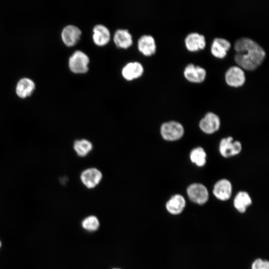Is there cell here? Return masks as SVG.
Instances as JSON below:
<instances>
[{
	"instance_id": "cell-1",
	"label": "cell",
	"mask_w": 269,
	"mask_h": 269,
	"mask_svg": "<svg viewBox=\"0 0 269 269\" xmlns=\"http://www.w3.org/2000/svg\"><path fill=\"white\" fill-rule=\"evenodd\" d=\"M236 51L235 60L242 68L253 70L263 61L266 53L264 49L255 41L243 37L238 39L234 45Z\"/></svg>"
},
{
	"instance_id": "cell-2",
	"label": "cell",
	"mask_w": 269,
	"mask_h": 269,
	"mask_svg": "<svg viewBox=\"0 0 269 269\" xmlns=\"http://www.w3.org/2000/svg\"><path fill=\"white\" fill-rule=\"evenodd\" d=\"M89 62L90 59L85 53L81 50H77L70 57L68 65L72 72L83 74L88 71Z\"/></svg>"
},
{
	"instance_id": "cell-3",
	"label": "cell",
	"mask_w": 269,
	"mask_h": 269,
	"mask_svg": "<svg viewBox=\"0 0 269 269\" xmlns=\"http://www.w3.org/2000/svg\"><path fill=\"white\" fill-rule=\"evenodd\" d=\"M162 138L167 141H175L181 138L184 134L182 125L175 121L164 123L160 127Z\"/></svg>"
},
{
	"instance_id": "cell-4",
	"label": "cell",
	"mask_w": 269,
	"mask_h": 269,
	"mask_svg": "<svg viewBox=\"0 0 269 269\" xmlns=\"http://www.w3.org/2000/svg\"><path fill=\"white\" fill-rule=\"evenodd\" d=\"M187 193L192 202L200 205L205 204L209 199L206 187L200 183L190 184L187 189Z\"/></svg>"
},
{
	"instance_id": "cell-5",
	"label": "cell",
	"mask_w": 269,
	"mask_h": 269,
	"mask_svg": "<svg viewBox=\"0 0 269 269\" xmlns=\"http://www.w3.org/2000/svg\"><path fill=\"white\" fill-rule=\"evenodd\" d=\"M103 177L101 171L97 168H88L82 171L80 179L82 183L88 188L96 187Z\"/></svg>"
},
{
	"instance_id": "cell-6",
	"label": "cell",
	"mask_w": 269,
	"mask_h": 269,
	"mask_svg": "<svg viewBox=\"0 0 269 269\" xmlns=\"http://www.w3.org/2000/svg\"><path fill=\"white\" fill-rule=\"evenodd\" d=\"M233 141L232 136L221 139L219 144V151L224 157H229L239 154L242 149V145L238 141Z\"/></svg>"
},
{
	"instance_id": "cell-7",
	"label": "cell",
	"mask_w": 269,
	"mask_h": 269,
	"mask_svg": "<svg viewBox=\"0 0 269 269\" xmlns=\"http://www.w3.org/2000/svg\"><path fill=\"white\" fill-rule=\"evenodd\" d=\"M220 126L219 117L212 112L207 113L199 123L200 129L207 134H212L217 131Z\"/></svg>"
},
{
	"instance_id": "cell-8",
	"label": "cell",
	"mask_w": 269,
	"mask_h": 269,
	"mask_svg": "<svg viewBox=\"0 0 269 269\" xmlns=\"http://www.w3.org/2000/svg\"><path fill=\"white\" fill-rule=\"evenodd\" d=\"M245 79V73L239 66H231L226 72V81L228 85L231 86H240L244 83Z\"/></svg>"
},
{
	"instance_id": "cell-9",
	"label": "cell",
	"mask_w": 269,
	"mask_h": 269,
	"mask_svg": "<svg viewBox=\"0 0 269 269\" xmlns=\"http://www.w3.org/2000/svg\"><path fill=\"white\" fill-rule=\"evenodd\" d=\"M81 34V31L78 27L74 25H68L62 31V40L67 46H73L78 42Z\"/></svg>"
},
{
	"instance_id": "cell-10",
	"label": "cell",
	"mask_w": 269,
	"mask_h": 269,
	"mask_svg": "<svg viewBox=\"0 0 269 269\" xmlns=\"http://www.w3.org/2000/svg\"><path fill=\"white\" fill-rule=\"evenodd\" d=\"M232 190L230 182L227 179H222L217 181L214 185L213 193L218 199L226 201L230 198Z\"/></svg>"
},
{
	"instance_id": "cell-11",
	"label": "cell",
	"mask_w": 269,
	"mask_h": 269,
	"mask_svg": "<svg viewBox=\"0 0 269 269\" xmlns=\"http://www.w3.org/2000/svg\"><path fill=\"white\" fill-rule=\"evenodd\" d=\"M110 30L106 26L99 24L93 27L92 38L96 45L99 46L106 45L110 41Z\"/></svg>"
},
{
	"instance_id": "cell-12",
	"label": "cell",
	"mask_w": 269,
	"mask_h": 269,
	"mask_svg": "<svg viewBox=\"0 0 269 269\" xmlns=\"http://www.w3.org/2000/svg\"><path fill=\"white\" fill-rule=\"evenodd\" d=\"M142 64L137 61L127 63L123 68L122 74L127 80L131 81L140 77L143 73Z\"/></svg>"
},
{
	"instance_id": "cell-13",
	"label": "cell",
	"mask_w": 269,
	"mask_h": 269,
	"mask_svg": "<svg viewBox=\"0 0 269 269\" xmlns=\"http://www.w3.org/2000/svg\"><path fill=\"white\" fill-rule=\"evenodd\" d=\"M206 70L198 65L195 66L189 63L185 67L184 71L185 77L189 81L193 82H201L205 78Z\"/></svg>"
},
{
	"instance_id": "cell-14",
	"label": "cell",
	"mask_w": 269,
	"mask_h": 269,
	"mask_svg": "<svg viewBox=\"0 0 269 269\" xmlns=\"http://www.w3.org/2000/svg\"><path fill=\"white\" fill-rule=\"evenodd\" d=\"M186 206V201L180 194L172 196L166 203L165 207L167 212L171 215H177L181 214Z\"/></svg>"
},
{
	"instance_id": "cell-15",
	"label": "cell",
	"mask_w": 269,
	"mask_h": 269,
	"mask_svg": "<svg viewBox=\"0 0 269 269\" xmlns=\"http://www.w3.org/2000/svg\"><path fill=\"white\" fill-rule=\"evenodd\" d=\"M137 48L140 52L145 56L153 55L156 51L154 38L150 35H143L138 40Z\"/></svg>"
},
{
	"instance_id": "cell-16",
	"label": "cell",
	"mask_w": 269,
	"mask_h": 269,
	"mask_svg": "<svg viewBox=\"0 0 269 269\" xmlns=\"http://www.w3.org/2000/svg\"><path fill=\"white\" fill-rule=\"evenodd\" d=\"M186 48L190 51H196L203 49L206 45L205 37L197 32H191L185 39Z\"/></svg>"
},
{
	"instance_id": "cell-17",
	"label": "cell",
	"mask_w": 269,
	"mask_h": 269,
	"mask_svg": "<svg viewBox=\"0 0 269 269\" xmlns=\"http://www.w3.org/2000/svg\"><path fill=\"white\" fill-rule=\"evenodd\" d=\"M34 82L28 78H23L19 80L15 89L17 95L21 98L30 96L35 89Z\"/></svg>"
},
{
	"instance_id": "cell-18",
	"label": "cell",
	"mask_w": 269,
	"mask_h": 269,
	"mask_svg": "<svg viewBox=\"0 0 269 269\" xmlns=\"http://www.w3.org/2000/svg\"><path fill=\"white\" fill-rule=\"evenodd\" d=\"M113 40L119 48L127 49L133 44V37L130 32L125 29H119L114 34Z\"/></svg>"
},
{
	"instance_id": "cell-19",
	"label": "cell",
	"mask_w": 269,
	"mask_h": 269,
	"mask_svg": "<svg viewBox=\"0 0 269 269\" xmlns=\"http://www.w3.org/2000/svg\"><path fill=\"white\" fill-rule=\"evenodd\" d=\"M231 46L230 42L223 38H215L211 47V51L215 57L223 58L225 56L227 51Z\"/></svg>"
},
{
	"instance_id": "cell-20",
	"label": "cell",
	"mask_w": 269,
	"mask_h": 269,
	"mask_svg": "<svg viewBox=\"0 0 269 269\" xmlns=\"http://www.w3.org/2000/svg\"><path fill=\"white\" fill-rule=\"evenodd\" d=\"M252 203L249 194L245 191L239 192L234 198V206L240 213H245L248 207Z\"/></svg>"
},
{
	"instance_id": "cell-21",
	"label": "cell",
	"mask_w": 269,
	"mask_h": 269,
	"mask_svg": "<svg viewBox=\"0 0 269 269\" xmlns=\"http://www.w3.org/2000/svg\"><path fill=\"white\" fill-rule=\"evenodd\" d=\"M73 148L78 156L84 157L88 155L92 150L93 144L87 139H78L74 141Z\"/></svg>"
},
{
	"instance_id": "cell-22",
	"label": "cell",
	"mask_w": 269,
	"mask_h": 269,
	"mask_svg": "<svg viewBox=\"0 0 269 269\" xmlns=\"http://www.w3.org/2000/svg\"><path fill=\"white\" fill-rule=\"evenodd\" d=\"M206 154L203 148L199 147L193 149L190 154L191 161L198 166L201 167L206 163Z\"/></svg>"
},
{
	"instance_id": "cell-23",
	"label": "cell",
	"mask_w": 269,
	"mask_h": 269,
	"mask_svg": "<svg viewBox=\"0 0 269 269\" xmlns=\"http://www.w3.org/2000/svg\"><path fill=\"white\" fill-rule=\"evenodd\" d=\"M83 229L88 231H95L100 227L98 218L94 215H90L86 217L82 222Z\"/></svg>"
},
{
	"instance_id": "cell-24",
	"label": "cell",
	"mask_w": 269,
	"mask_h": 269,
	"mask_svg": "<svg viewBox=\"0 0 269 269\" xmlns=\"http://www.w3.org/2000/svg\"><path fill=\"white\" fill-rule=\"evenodd\" d=\"M264 260L258 258L254 260L251 266V269H262Z\"/></svg>"
},
{
	"instance_id": "cell-25",
	"label": "cell",
	"mask_w": 269,
	"mask_h": 269,
	"mask_svg": "<svg viewBox=\"0 0 269 269\" xmlns=\"http://www.w3.org/2000/svg\"><path fill=\"white\" fill-rule=\"evenodd\" d=\"M262 269H269V262L267 260H264Z\"/></svg>"
},
{
	"instance_id": "cell-26",
	"label": "cell",
	"mask_w": 269,
	"mask_h": 269,
	"mask_svg": "<svg viewBox=\"0 0 269 269\" xmlns=\"http://www.w3.org/2000/svg\"><path fill=\"white\" fill-rule=\"evenodd\" d=\"M1 246V241H0V248Z\"/></svg>"
},
{
	"instance_id": "cell-27",
	"label": "cell",
	"mask_w": 269,
	"mask_h": 269,
	"mask_svg": "<svg viewBox=\"0 0 269 269\" xmlns=\"http://www.w3.org/2000/svg\"><path fill=\"white\" fill-rule=\"evenodd\" d=\"M113 269H120V268H114Z\"/></svg>"
}]
</instances>
